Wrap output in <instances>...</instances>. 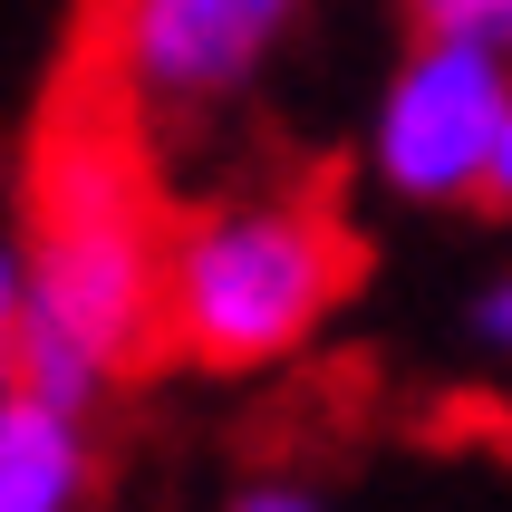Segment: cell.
Returning a JSON list of instances; mask_svg holds the SVG:
<instances>
[{
	"mask_svg": "<svg viewBox=\"0 0 512 512\" xmlns=\"http://www.w3.org/2000/svg\"><path fill=\"white\" fill-rule=\"evenodd\" d=\"M165 194L145 165V116L107 87L97 58L58 78L29 136L20 194V319L10 377L68 406H107L165 358Z\"/></svg>",
	"mask_w": 512,
	"mask_h": 512,
	"instance_id": "6da1fadb",
	"label": "cell"
},
{
	"mask_svg": "<svg viewBox=\"0 0 512 512\" xmlns=\"http://www.w3.org/2000/svg\"><path fill=\"white\" fill-rule=\"evenodd\" d=\"M474 339L512 368V271H503V281H484V300H474Z\"/></svg>",
	"mask_w": 512,
	"mask_h": 512,
	"instance_id": "ba28073f",
	"label": "cell"
},
{
	"mask_svg": "<svg viewBox=\"0 0 512 512\" xmlns=\"http://www.w3.org/2000/svg\"><path fill=\"white\" fill-rule=\"evenodd\" d=\"M290 29H300V0H97L87 58L155 136V126H203L242 107L261 68L290 49Z\"/></svg>",
	"mask_w": 512,
	"mask_h": 512,
	"instance_id": "3957f363",
	"label": "cell"
},
{
	"mask_svg": "<svg viewBox=\"0 0 512 512\" xmlns=\"http://www.w3.org/2000/svg\"><path fill=\"white\" fill-rule=\"evenodd\" d=\"M10 319H20V252L0 232V387H10Z\"/></svg>",
	"mask_w": 512,
	"mask_h": 512,
	"instance_id": "9c48e42d",
	"label": "cell"
},
{
	"mask_svg": "<svg viewBox=\"0 0 512 512\" xmlns=\"http://www.w3.org/2000/svg\"><path fill=\"white\" fill-rule=\"evenodd\" d=\"M223 512H329V503H319V484H300V474H252V484H232Z\"/></svg>",
	"mask_w": 512,
	"mask_h": 512,
	"instance_id": "52a82bcc",
	"label": "cell"
},
{
	"mask_svg": "<svg viewBox=\"0 0 512 512\" xmlns=\"http://www.w3.org/2000/svg\"><path fill=\"white\" fill-rule=\"evenodd\" d=\"M512 116V39L493 29H416L377 87L368 165L397 203H484L493 145Z\"/></svg>",
	"mask_w": 512,
	"mask_h": 512,
	"instance_id": "277c9868",
	"label": "cell"
},
{
	"mask_svg": "<svg viewBox=\"0 0 512 512\" xmlns=\"http://www.w3.org/2000/svg\"><path fill=\"white\" fill-rule=\"evenodd\" d=\"M107 503V445L97 406L0 387V512H97Z\"/></svg>",
	"mask_w": 512,
	"mask_h": 512,
	"instance_id": "5b68a950",
	"label": "cell"
},
{
	"mask_svg": "<svg viewBox=\"0 0 512 512\" xmlns=\"http://www.w3.org/2000/svg\"><path fill=\"white\" fill-rule=\"evenodd\" d=\"M406 20L416 29H493V39H512V0H406Z\"/></svg>",
	"mask_w": 512,
	"mask_h": 512,
	"instance_id": "8992f818",
	"label": "cell"
},
{
	"mask_svg": "<svg viewBox=\"0 0 512 512\" xmlns=\"http://www.w3.org/2000/svg\"><path fill=\"white\" fill-rule=\"evenodd\" d=\"M484 203L512 213V116H503V145H493V174H484Z\"/></svg>",
	"mask_w": 512,
	"mask_h": 512,
	"instance_id": "30bf717a",
	"label": "cell"
},
{
	"mask_svg": "<svg viewBox=\"0 0 512 512\" xmlns=\"http://www.w3.org/2000/svg\"><path fill=\"white\" fill-rule=\"evenodd\" d=\"M358 290V232L319 174H261L165 223V358L203 377L281 368Z\"/></svg>",
	"mask_w": 512,
	"mask_h": 512,
	"instance_id": "7a4b0ae2",
	"label": "cell"
}]
</instances>
